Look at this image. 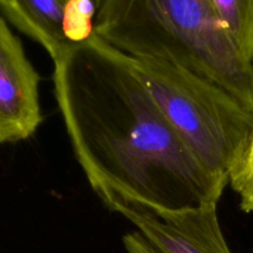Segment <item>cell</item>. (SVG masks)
I'll return each mask as SVG.
<instances>
[{"mask_svg":"<svg viewBox=\"0 0 253 253\" xmlns=\"http://www.w3.org/2000/svg\"><path fill=\"white\" fill-rule=\"evenodd\" d=\"M69 0H0V9L17 30L41 44L52 61L76 44L67 36Z\"/></svg>","mask_w":253,"mask_h":253,"instance_id":"obj_6","label":"cell"},{"mask_svg":"<svg viewBox=\"0 0 253 253\" xmlns=\"http://www.w3.org/2000/svg\"><path fill=\"white\" fill-rule=\"evenodd\" d=\"M94 34L121 53L168 62L208 79L253 111V62L209 0H101Z\"/></svg>","mask_w":253,"mask_h":253,"instance_id":"obj_2","label":"cell"},{"mask_svg":"<svg viewBox=\"0 0 253 253\" xmlns=\"http://www.w3.org/2000/svg\"><path fill=\"white\" fill-rule=\"evenodd\" d=\"M53 64L59 113L94 192L166 209L219 203L229 179L195 157L115 48L94 34Z\"/></svg>","mask_w":253,"mask_h":253,"instance_id":"obj_1","label":"cell"},{"mask_svg":"<svg viewBox=\"0 0 253 253\" xmlns=\"http://www.w3.org/2000/svg\"><path fill=\"white\" fill-rule=\"evenodd\" d=\"M229 185L240 197L242 211L253 214V123L244 153L229 175Z\"/></svg>","mask_w":253,"mask_h":253,"instance_id":"obj_8","label":"cell"},{"mask_svg":"<svg viewBox=\"0 0 253 253\" xmlns=\"http://www.w3.org/2000/svg\"><path fill=\"white\" fill-rule=\"evenodd\" d=\"M123 244L127 253H160L138 231L126 234L123 237Z\"/></svg>","mask_w":253,"mask_h":253,"instance_id":"obj_9","label":"cell"},{"mask_svg":"<svg viewBox=\"0 0 253 253\" xmlns=\"http://www.w3.org/2000/svg\"><path fill=\"white\" fill-rule=\"evenodd\" d=\"M240 51L253 62V0H209Z\"/></svg>","mask_w":253,"mask_h":253,"instance_id":"obj_7","label":"cell"},{"mask_svg":"<svg viewBox=\"0 0 253 253\" xmlns=\"http://www.w3.org/2000/svg\"><path fill=\"white\" fill-rule=\"evenodd\" d=\"M119 54L195 157L229 179L249 141L253 111L222 86L180 67Z\"/></svg>","mask_w":253,"mask_h":253,"instance_id":"obj_3","label":"cell"},{"mask_svg":"<svg viewBox=\"0 0 253 253\" xmlns=\"http://www.w3.org/2000/svg\"><path fill=\"white\" fill-rule=\"evenodd\" d=\"M95 193L109 210L135 225L160 253H232L222 234L217 203L166 209L116 190Z\"/></svg>","mask_w":253,"mask_h":253,"instance_id":"obj_4","label":"cell"},{"mask_svg":"<svg viewBox=\"0 0 253 253\" xmlns=\"http://www.w3.org/2000/svg\"><path fill=\"white\" fill-rule=\"evenodd\" d=\"M94 2H95V6L98 7V5L100 4V2H101V0H94Z\"/></svg>","mask_w":253,"mask_h":253,"instance_id":"obj_10","label":"cell"},{"mask_svg":"<svg viewBox=\"0 0 253 253\" xmlns=\"http://www.w3.org/2000/svg\"><path fill=\"white\" fill-rule=\"evenodd\" d=\"M40 74L0 16V146L29 140L42 124Z\"/></svg>","mask_w":253,"mask_h":253,"instance_id":"obj_5","label":"cell"}]
</instances>
